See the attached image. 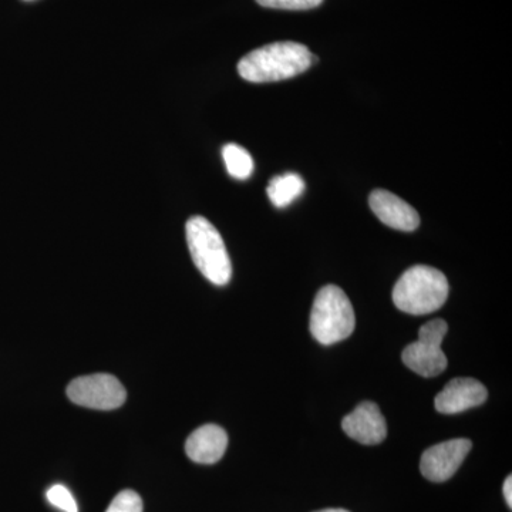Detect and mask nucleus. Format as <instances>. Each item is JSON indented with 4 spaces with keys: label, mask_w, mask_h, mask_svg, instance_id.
<instances>
[{
    "label": "nucleus",
    "mask_w": 512,
    "mask_h": 512,
    "mask_svg": "<svg viewBox=\"0 0 512 512\" xmlns=\"http://www.w3.org/2000/svg\"><path fill=\"white\" fill-rule=\"evenodd\" d=\"M316 62L318 57L301 43L275 42L242 57L238 73L251 83L281 82L305 73Z\"/></svg>",
    "instance_id": "nucleus-1"
},
{
    "label": "nucleus",
    "mask_w": 512,
    "mask_h": 512,
    "mask_svg": "<svg viewBox=\"0 0 512 512\" xmlns=\"http://www.w3.org/2000/svg\"><path fill=\"white\" fill-rule=\"evenodd\" d=\"M450 286L443 272L426 265L407 269L393 289V302L409 315H427L446 303Z\"/></svg>",
    "instance_id": "nucleus-2"
},
{
    "label": "nucleus",
    "mask_w": 512,
    "mask_h": 512,
    "mask_svg": "<svg viewBox=\"0 0 512 512\" xmlns=\"http://www.w3.org/2000/svg\"><path fill=\"white\" fill-rule=\"evenodd\" d=\"M187 242L195 266L214 285L231 281L232 265L218 229L207 218L192 217L187 222Z\"/></svg>",
    "instance_id": "nucleus-3"
},
{
    "label": "nucleus",
    "mask_w": 512,
    "mask_h": 512,
    "mask_svg": "<svg viewBox=\"0 0 512 512\" xmlns=\"http://www.w3.org/2000/svg\"><path fill=\"white\" fill-rule=\"evenodd\" d=\"M356 326L348 295L335 285H326L316 295L311 312V333L322 345L342 342Z\"/></svg>",
    "instance_id": "nucleus-4"
},
{
    "label": "nucleus",
    "mask_w": 512,
    "mask_h": 512,
    "mask_svg": "<svg viewBox=\"0 0 512 512\" xmlns=\"http://www.w3.org/2000/svg\"><path fill=\"white\" fill-rule=\"evenodd\" d=\"M447 332L448 325L443 319H433L421 326L417 342L403 350L404 365L419 376L441 375L447 367V357L441 350Z\"/></svg>",
    "instance_id": "nucleus-5"
},
{
    "label": "nucleus",
    "mask_w": 512,
    "mask_h": 512,
    "mask_svg": "<svg viewBox=\"0 0 512 512\" xmlns=\"http://www.w3.org/2000/svg\"><path fill=\"white\" fill-rule=\"evenodd\" d=\"M70 402L96 410H114L123 406L127 392L117 377L99 373L77 377L67 386Z\"/></svg>",
    "instance_id": "nucleus-6"
},
{
    "label": "nucleus",
    "mask_w": 512,
    "mask_h": 512,
    "mask_svg": "<svg viewBox=\"0 0 512 512\" xmlns=\"http://www.w3.org/2000/svg\"><path fill=\"white\" fill-rule=\"evenodd\" d=\"M471 448L473 443L467 439L448 440L430 447L421 456V474L433 483L450 480L463 464Z\"/></svg>",
    "instance_id": "nucleus-7"
},
{
    "label": "nucleus",
    "mask_w": 512,
    "mask_h": 512,
    "mask_svg": "<svg viewBox=\"0 0 512 512\" xmlns=\"http://www.w3.org/2000/svg\"><path fill=\"white\" fill-rule=\"evenodd\" d=\"M346 434L365 446H376L387 436V424L379 406L372 402H363L342 421Z\"/></svg>",
    "instance_id": "nucleus-8"
},
{
    "label": "nucleus",
    "mask_w": 512,
    "mask_h": 512,
    "mask_svg": "<svg viewBox=\"0 0 512 512\" xmlns=\"http://www.w3.org/2000/svg\"><path fill=\"white\" fill-rule=\"evenodd\" d=\"M487 397L484 384L470 377H458L448 382L443 392L437 394L434 404L439 413L457 414L481 406Z\"/></svg>",
    "instance_id": "nucleus-9"
},
{
    "label": "nucleus",
    "mask_w": 512,
    "mask_h": 512,
    "mask_svg": "<svg viewBox=\"0 0 512 512\" xmlns=\"http://www.w3.org/2000/svg\"><path fill=\"white\" fill-rule=\"evenodd\" d=\"M369 204L376 217L387 227L404 232L419 228L420 217L417 211L393 192L375 190L370 194Z\"/></svg>",
    "instance_id": "nucleus-10"
},
{
    "label": "nucleus",
    "mask_w": 512,
    "mask_h": 512,
    "mask_svg": "<svg viewBox=\"0 0 512 512\" xmlns=\"http://www.w3.org/2000/svg\"><path fill=\"white\" fill-rule=\"evenodd\" d=\"M228 447L227 431L217 424H205L188 437L185 453L194 463L215 464Z\"/></svg>",
    "instance_id": "nucleus-11"
},
{
    "label": "nucleus",
    "mask_w": 512,
    "mask_h": 512,
    "mask_svg": "<svg viewBox=\"0 0 512 512\" xmlns=\"http://www.w3.org/2000/svg\"><path fill=\"white\" fill-rule=\"evenodd\" d=\"M305 190V181L299 174L286 173L274 177L269 183L266 192L269 200L278 208L288 207Z\"/></svg>",
    "instance_id": "nucleus-12"
},
{
    "label": "nucleus",
    "mask_w": 512,
    "mask_h": 512,
    "mask_svg": "<svg viewBox=\"0 0 512 512\" xmlns=\"http://www.w3.org/2000/svg\"><path fill=\"white\" fill-rule=\"evenodd\" d=\"M222 157L229 175L237 180H247L254 173V160L244 147L238 144H227L222 148Z\"/></svg>",
    "instance_id": "nucleus-13"
},
{
    "label": "nucleus",
    "mask_w": 512,
    "mask_h": 512,
    "mask_svg": "<svg viewBox=\"0 0 512 512\" xmlns=\"http://www.w3.org/2000/svg\"><path fill=\"white\" fill-rule=\"evenodd\" d=\"M106 512H143V500L133 490H124L114 497Z\"/></svg>",
    "instance_id": "nucleus-14"
},
{
    "label": "nucleus",
    "mask_w": 512,
    "mask_h": 512,
    "mask_svg": "<svg viewBox=\"0 0 512 512\" xmlns=\"http://www.w3.org/2000/svg\"><path fill=\"white\" fill-rule=\"evenodd\" d=\"M47 500H49L53 507L59 508V510L64 512H79V507H77L73 494L62 484L53 485L47 491Z\"/></svg>",
    "instance_id": "nucleus-15"
},
{
    "label": "nucleus",
    "mask_w": 512,
    "mask_h": 512,
    "mask_svg": "<svg viewBox=\"0 0 512 512\" xmlns=\"http://www.w3.org/2000/svg\"><path fill=\"white\" fill-rule=\"evenodd\" d=\"M323 0H256V3L269 9L308 10L318 8Z\"/></svg>",
    "instance_id": "nucleus-16"
},
{
    "label": "nucleus",
    "mask_w": 512,
    "mask_h": 512,
    "mask_svg": "<svg viewBox=\"0 0 512 512\" xmlns=\"http://www.w3.org/2000/svg\"><path fill=\"white\" fill-rule=\"evenodd\" d=\"M504 497L507 501L508 507L512 508V477L508 476L507 480L504 481Z\"/></svg>",
    "instance_id": "nucleus-17"
},
{
    "label": "nucleus",
    "mask_w": 512,
    "mask_h": 512,
    "mask_svg": "<svg viewBox=\"0 0 512 512\" xmlns=\"http://www.w3.org/2000/svg\"><path fill=\"white\" fill-rule=\"evenodd\" d=\"M316 512H349V511L340 510V508H329V510H322V511H316Z\"/></svg>",
    "instance_id": "nucleus-18"
}]
</instances>
